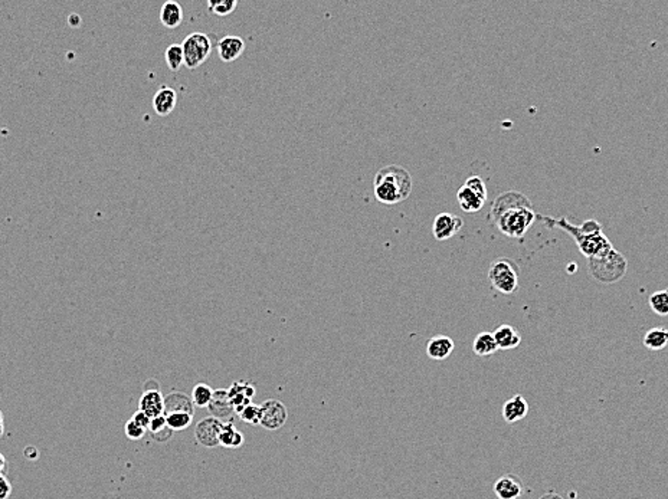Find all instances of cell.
Wrapping results in <instances>:
<instances>
[{
    "label": "cell",
    "mask_w": 668,
    "mask_h": 499,
    "mask_svg": "<svg viewBox=\"0 0 668 499\" xmlns=\"http://www.w3.org/2000/svg\"><path fill=\"white\" fill-rule=\"evenodd\" d=\"M490 219L504 236L520 239L536 222L538 214L523 193L511 190L501 193L493 202Z\"/></svg>",
    "instance_id": "cell-1"
},
{
    "label": "cell",
    "mask_w": 668,
    "mask_h": 499,
    "mask_svg": "<svg viewBox=\"0 0 668 499\" xmlns=\"http://www.w3.org/2000/svg\"><path fill=\"white\" fill-rule=\"evenodd\" d=\"M538 218L543 219V222L549 227L558 226L563 229L566 234H569L575 239L582 255L587 256V259L602 255L613 247L609 239L604 235L602 226H600V223L595 219H589L587 222H583L580 226H575L564 218L553 221L552 218H546V216L542 218L539 214Z\"/></svg>",
    "instance_id": "cell-2"
},
{
    "label": "cell",
    "mask_w": 668,
    "mask_h": 499,
    "mask_svg": "<svg viewBox=\"0 0 668 499\" xmlns=\"http://www.w3.org/2000/svg\"><path fill=\"white\" fill-rule=\"evenodd\" d=\"M413 189L411 173L402 165L391 164L380 169L373 180L376 201L382 205H397L406 201Z\"/></svg>",
    "instance_id": "cell-3"
},
{
    "label": "cell",
    "mask_w": 668,
    "mask_h": 499,
    "mask_svg": "<svg viewBox=\"0 0 668 499\" xmlns=\"http://www.w3.org/2000/svg\"><path fill=\"white\" fill-rule=\"evenodd\" d=\"M589 271L593 278L602 284H613L624 278L628 263L622 254L612 247L611 251L588 259Z\"/></svg>",
    "instance_id": "cell-4"
},
{
    "label": "cell",
    "mask_w": 668,
    "mask_h": 499,
    "mask_svg": "<svg viewBox=\"0 0 668 499\" xmlns=\"http://www.w3.org/2000/svg\"><path fill=\"white\" fill-rule=\"evenodd\" d=\"M519 265L510 258H498L490 263L489 281L494 289L511 295L519 289Z\"/></svg>",
    "instance_id": "cell-5"
},
{
    "label": "cell",
    "mask_w": 668,
    "mask_h": 499,
    "mask_svg": "<svg viewBox=\"0 0 668 499\" xmlns=\"http://www.w3.org/2000/svg\"><path fill=\"white\" fill-rule=\"evenodd\" d=\"M181 48L183 55H185V65L189 70H196L210 57L212 42L206 33L193 32L183 41Z\"/></svg>",
    "instance_id": "cell-6"
},
{
    "label": "cell",
    "mask_w": 668,
    "mask_h": 499,
    "mask_svg": "<svg viewBox=\"0 0 668 499\" xmlns=\"http://www.w3.org/2000/svg\"><path fill=\"white\" fill-rule=\"evenodd\" d=\"M261 425L266 430H277L286 425L288 419V410L279 400H266L261 405Z\"/></svg>",
    "instance_id": "cell-7"
},
{
    "label": "cell",
    "mask_w": 668,
    "mask_h": 499,
    "mask_svg": "<svg viewBox=\"0 0 668 499\" xmlns=\"http://www.w3.org/2000/svg\"><path fill=\"white\" fill-rule=\"evenodd\" d=\"M464 221L460 216L454 213H440L435 219H433L432 225V234L438 242L448 241L451 238H454L458 232L462 229Z\"/></svg>",
    "instance_id": "cell-8"
},
{
    "label": "cell",
    "mask_w": 668,
    "mask_h": 499,
    "mask_svg": "<svg viewBox=\"0 0 668 499\" xmlns=\"http://www.w3.org/2000/svg\"><path fill=\"white\" fill-rule=\"evenodd\" d=\"M222 426H224V422L213 418V416L200 420L196 425V430H195L196 440L204 447L219 446V435H221Z\"/></svg>",
    "instance_id": "cell-9"
},
{
    "label": "cell",
    "mask_w": 668,
    "mask_h": 499,
    "mask_svg": "<svg viewBox=\"0 0 668 499\" xmlns=\"http://www.w3.org/2000/svg\"><path fill=\"white\" fill-rule=\"evenodd\" d=\"M229 400L235 410V414H239L246 406L253 403V398L255 396V386L250 385L249 381H237L228 389Z\"/></svg>",
    "instance_id": "cell-10"
},
{
    "label": "cell",
    "mask_w": 668,
    "mask_h": 499,
    "mask_svg": "<svg viewBox=\"0 0 668 499\" xmlns=\"http://www.w3.org/2000/svg\"><path fill=\"white\" fill-rule=\"evenodd\" d=\"M493 491L498 499H519L523 493V484L515 475L507 473L494 482Z\"/></svg>",
    "instance_id": "cell-11"
},
{
    "label": "cell",
    "mask_w": 668,
    "mask_h": 499,
    "mask_svg": "<svg viewBox=\"0 0 668 499\" xmlns=\"http://www.w3.org/2000/svg\"><path fill=\"white\" fill-rule=\"evenodd\" d=\"M139 410L147 414L150 420L161 416L164 413V397L160 393V390L159 389L144 390L139 403Z\"/></svg>",
    "instance_id": "cell-12"
},
{
    "label": "cell",
    "mask_w": 668,
    "mask_h": 499,
    "mask_svg": "<svg viewBox=\"0 0 668 499\" xmlns=\"http://www.w3.org/2000/svg\"><path fill=\"white\" fill-rule=\"evenodd\" d=\"M245 51V42L237 35H226L218 42V55L219 58L229 63L237 61Z\"/></svg>",
    "instance_id": "cell-13"
},
{
    "label": "cell",
    "mask_w": 668,
    "mask_h": 499,
    "mask_svg": "<svg viewBox=\"0 0 668 499\" xmlns=\"http://www.w3.org/2000/svg\"><path fill=\"white\" fill-rule=\"evenodd\" d=\"M529 414V403L520 394L513 396L503 405V419L513 425L523 420Z\"/></svg>",
    "instance_id": "cell-14"
},
{
    "label": "cell",
    "mask_w": 668,
    "mask_h": 499,
    "mask_svg": "<svg viewBox=\"0 0 668 499\" xmlns=\"http://www.w3.org/2000/svg\"><path fill=\"white\" fill-rule=\"evenodd\" d=\"M454 340L449 338L446 336H437L432 337L426 343V354L431 360L442 361L446 360L454 352Z\"/></svg>",
    "instance_id": "cell-15"
},
{
    "label": "cell",
    "mask_w": 668,
    "mask_h": 499,
    "mask_svg": "<svg viewBox=\"0 0 668 499\" xmlns=\"http://www.w3.org/2000/svg\"><path fill=\"white\" fill-rule=\"evenodd\" d=\"M176 104H177V94L170 87H160L153 96V108L160 117H166V115L173 112V110L176 108Z\"/></svg>",
    "instance_id": "cell-16"
},
{
    "label": "cell",
    "mask_w": 668,
    "mask_h": 499,
    "mask_svg": "<svg viewBox=\"0 0 668 499\" xmlns=\"http://www.w3.org/2000/svg\"><path fill=\"white\" fill-rule=\"evenodd\" d=\"M210 413L213 414V418L216 419H219V420H228L232 418V414H235V410H233V406L229 400V396H228V390H215L213 393V397H212V402L210 405L208 406Z\"/></svg>",
    "instance_id": "cell-17"
},
{
    "label": "cell",
    "mask_w": 668,
    "mask_h": 499,
    "mask_svg": "<svg viewBox=\"0 0 668 499\" xmlns=\"http://www.w3.org/2000/svg\"><path fill=\"white\" fill-rule=\"evenodd\" d=\"M493 336L495 338L498 350H513V348L519 347L520 343H522L520 332L517 331L513 325H509V324L500 325L493 332Z\"/></svg>",
    "instance_id": "cell-18"
},
{
    "label": "cell",
    "mask_w": 668,
    "mask_h": 499,
    "mask_svg": "<svg viewBox=\"0 0 668 499\" xmlns=\"http://www.w3.org/2000/svg\"><path fill=\"white\" fill-rule=\"evenodd\" d=\"M457 201L460 207L465 213H475L480 212L486 203V198H482L478 196L475 192H473L470 187H466L465 185L457 192Z\"/></svg>",
    "instance_id": "cell-19"
},
{
    "label": "cell",
    "mask_w": 668,
    "mask_h": 499,
    "mask_svg": "<svg viewBox=\"0 0 668 499\" xmlns=\"http://www.w3.org/2000/svg\"><path fill=\"white\" fill-rule=\"evenodd\" d=\"M160 22L163 26L175 29L183 22V9L177 2L169 0L160 9Z\"/></svg>",
    "instance_id": "cell-20"
},
{
    "label": "cell",
    "mask_w": 668,
    "mask_h": 499,
    "mask_svg": "<svg viewBox=\"0 0 668 499\" xmlns=\"http://www.w3.org/2000/svg\"><path fill=\"white\" fill-rule=\"evenodd\" d=\"M498 350L495 338L493 336V332L482 331L474 338L473 341V352L478 357H489L493 356Z\"/></svg>",
    "instance_id": "cell-21"
},
{
    "label": "cell",
    "mask_w": 668,
    "mask_h": 499,
    "mask_svg": "<svg viewBox=\"0 0 668 499\" xmlns=\"http://www.w3.org/2000/svg\"><path fill=\"white\" fill-rule=\"evenodd\" d=\"M644 345L651 352L664 350L668 347V329L664 327L651 328L644 336Z\"/></svg>",
    "instance_id": "cell-22"
},
{
    "label": "cell",
    "mask_w": 668,
    "mask_h": 499,
    "mask_svg": "<svg viewBox=\"0 0 668 499\" xmlns=\"http://www.w3.org/2000/svg\"><path fill=\"white\" fill-rule=\"evenodd\" d=\"M166 423L172 431H180L188 429L193 422V413L186 410H172L164 413Z\"/></svg>",
    "instance_id": "cell-23"
},
{
    "label": "cell",
    "mask_w": 668,
    "mask_h": 499,
    "mask_svg": "<svg viewBox=\"0 0 668 499\" xmlns=\"http://www.w3.org/2000/svg\"><path fill=\"white\" fill-rule=\"evenodd\" d=\"M245 442L244 435L235 427L232 422H224L221 435H219V445L224 447H239Z\"/></svg>",
    "instance_id": "cell-24"
},
{
    "label": "cell",
    "mask_w": 668,
    "mask_h": 499,
    "mask_svg": "<svg viewBox=\"0 0 668 499\" xmlns=\"http://www.w3.org/2000/svg\"><path fill=\"white\" fill-rule=\"evenodd\" d=\"M193 407L195 406L192 403V398L181 393H172L164 397V413L172 410H186L193 413Z\"/></svg>",
    "instance_id": "cell-25"
},
{
    "label": "cell",
    "mask_w": 668,
    "mask_h": 499,
    "mask_svg": "<svg viewBox=\"0 0 668 499\" xmlns=\"http://www.w3.org/2000/svg\"><path fill=\"white\" fill-rule=\"evenodd\" d=\"M147 431L157 442H166L167 439L170 438V435L173 434V431L169 429V426H167V423H166L164 414H161V416H159V418H155V419L150 420V426H148Z\"/></svg>",
    "instance_id": "cell-26"
},
{
    "label": "cell",
    "mask_w": 668,
    "mask_h": 499,
    "mask_svg": "<svg viewBox=\"0 0 668 499\" xmlns=\"http://www.w3.org/2000/svg\"><path fill=\"white\" fill-rule=\"evenodd\" d=\"M213 393L215 390L205 385V383H199V385H196L192 390V403L193 406H197V407H208L212 402V397H213Z\"/></svg>",
    "instance_id": "cell-27"
},
{
    "label": "cell",
    "mask_w": 668,
    "mask_h": 499,
    "mask_svg": "<svg viewBox=\"0 0 668 499\" xmlns=\"http://www.w3.org/2000/svg\"><path fill=\"white\" fill-rule=\"evenodd\" d=\"M164 58H166L167 66H169V70L173 72H177L180 70V66L185 63V55H183L181 43H172L166 49Z\"/></svg>",
    "instance_id": "cell-28"
},
{
    "label": "cell",
    "mask_w": 668,
    "mask_h": 499,
    "mask_svg": "<svg viewBox=\"0 0 668 499\" xmlns=\"http://www.w3.org/2000/svg\"><path fill=\"white\" fill-rule=\"evenodd\" d=\"M649 307L660 317H667L668 315V288L654 292L649 296Z\"/></svg>",
    "instance_id": "cell-29"
},
{
    "label": "cell",
    "mask_w": 668,
    "mask_h": 499,
    "mask_svg": "<svg viewBox=\"0 0 668 499\" xmlns=\"http://www.w3.org/2000/svg\"><path fill=\"white\" fill-rule=\"evenodd\" d=\"M209 10L216 16H228L238 8L237 0H209Z\"/></svg>",
    "instance_id": "cell-30"
},
{
    "label": "cell",
    "mask_w": 668,
    "mask_h": 499,
    "mask_svg": "<svg viewBox=\"0 0 668 499\" xmlns=\"http://www.w3.org/2000/svg\"><path fill=\"white\" fill-rule=\"evenodd\" d=\"M261 405L250 403L238 416L248 425H261Z\"/></svg>",
    "instance_id": "cell-31"
},
{
    "label": "cell",
    "mask_w": 668,
    "mask_h": 499,
    "mask_svg": "<svg viewBox=\"0 0 668 499\" xmlns=\"http://www.w3.org/2000/svg\"><path fill=\"white\" fill-rule=\"evenodd\" d=\"M465 186L470 187L473 192H475L478 196H481L482 198H486V201H487L486 183H484V180L480 176H471V177L466 179Z\"/></svg>",
    "instance_id": "cell-32"
},
{
    "label": "cell",
    "mask_w": 668,
    "mask_h": 499,
    "mask_svg": "<svg viewBox=\"0 0 668 499\" xmlns=\"http://www.w3.org/2000/svg\"><path fill=\"white\" fill-rule=\"evenodd\" d=\"M124 431H126V436L130 440H141L144 438V435L147 434L146 429L140 427L137 423H135L131 419L124 425Z\"/></svg>",
    "instance_id": "cell-33"
},
{
    "label": "cell",
    "mask_w": 668,
    "mask_h": 499,
    "mask_svg": "<svg viewBox=\"0 0 668 499\" xmlns=\"http://www.w3.org/2000/svg\"><path fill=\"white\" fill-rule=\"evenodd\" d=\"M131 420L135 422V423H137L140 427H143V429H146V430H147V429H148V426H150V418H148L147 414H144L141 410H137L135 414H132Z\"/></svg>",
    "instance_id": "cell-34"
},
{
    "label": "cell",
    "mask_w": 668,
    "mask_h": 499,
    "mask_svg": "<svg viewBox=\"0 0 668 499\" xmlns=\"http://www.w3.org/2000/svg\"><path fill=\"white\" fill-rule=\"evenodd\" d=\"M12 493V485L6 476H0V499H9Z\"/></svg>",
    "instance_id": "cell-35"
},
{
    "label": "cell",
    "mask_w": 668,
    "mask_h": 499,
    "mask_svg": "<svg viewBox=\"0 0 668 499\" xmlns=\"http://www.w3.org/2000/svg\"><path fill=\"white\" fill-rule=\"evenodd\" d=\"M6 471H8V460L2 454H0V476H6Z\"/></svg>",
    "instance_id": "cell-36"
},
{
    "label": "cell",
    "mask_w": 668,
    "mask_h": 499,
    "mask_svg": "<svg viewBox=\"0 0 668 499\" xmlns=\"http://www.w3.org/2000/svg\"><path fill=\"white\" fill-rule=\"evenodd\" d=\"M539 499H563V498L556 492H547V493L542 495Z\"/></svg>",
    "instance_id": "cell-37"
},
{
    "label": "cell",
    "mask_w": 668,
    "mask_h": 499,
    "mask_svg": "<svg viewBox=\"0 0 668 499\" xmlns=\"http://www.w3.org/2000/svg\"><path fill=\"white\" fill-rule=\"evenodd\" d=\"M3 435H5V418H3V413L0 411V438Z\"/></svg>",
    "instance_id": "cell-38"
}]
</instances>
